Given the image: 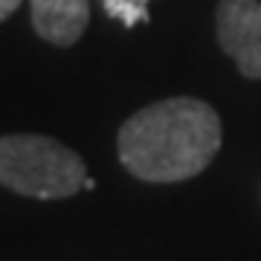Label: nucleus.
Segmentation results:
<instances>
[{
	"mask_svg": "<svg viewBox=\"0 0 261 261\" xmlns=\"http://www.w3.org/2000/svg\"><path fill=\"white\" fill-rule=\"evenodd\" d=\"M23 0H0V20H6L9 15H15V9H18Z\"/></svg>",
	"mask_w": 261,
	"mask_h": 261,
	"instance_id": "423d86ee",
	"label": "nucleus"
},
{
	"mask_svg": "<svg viewBox=\"0 0 261 261\" xmlns=\"http://www.w3.org/2000/svg\"><path fill=\"white\" fill-rule=\"evenodd\" d=\"M148 3L151 0H102L105 12L128 29L137 23H148Z\"/></svg>",
	"mask_w": 261,
	"mask_h": 261,
	"instance_id": "39448f33",
	"label": "nucleus"
},
{
	"mask_svg": "<svg viewBox=\"0 0 261 261\" xmlns=\"http://www.w3.org/2000/svg\"><path fill=\"white\" fill-rule=\"evenodd\" d=\"M32 27L56 47H73L90 20V0H29Z\"/></svg>",
	"mask_w": 261,
	"mask_h": 261,
	"instance_id": "20e7f679",
	"label": "nucleus"
},
{
	"mask_svg": "<svg viewBox=\"0 0 261 261\" xmlns=\"http://www.w3.org/2000/svg\"><path fill=\"white\" fill-rule=\"evenodd\" d=\"M87 166L73 148L53 137H0V186L38 200H61L84 189Z\"/></svg>",
	"mask_w": 261,
	"mask_h": 261,
	"instance_id": "f03ea898",
	"label": "nucleus"
},
{
	"mask_svg": "<svg viewBox=\"0 0 261 261\" xmlns=\"http://www.w3.org/2000/svg\"><path fill=\"white\" fill-rule=\"evenodd\" d=\"M221 148V119L212 105L174 96L145 105L119 128V160L145 183L197 177Z\"/></svg>",
	"mask_w": 261,
	"mask_h": 261,
	"instance_id": "f257e3e1",
	"label": "nucleus"
},
{
	"mask_svg": "<svg viewBox=\"0 0 261 261\" xmlns=\"http://www.w3.org/2000/svg\"><path fill=\"white\" fill-rule=\"evenodd\" d=\"M218 44L232 58L241 75L261 79V3L258 0H221L215 12Z\"/></svg>",
	"mask_w": 261,
	"mask_h": 261,
	"instance_id": "7ed1b4c3",
	"label": "nucleus"
}]
</instances>
